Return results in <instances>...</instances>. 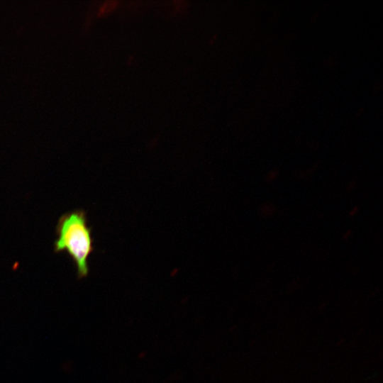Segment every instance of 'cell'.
Listing matches in <instances>:
<instances>
[{"mask_svg": "<svg viewBox=\"0 0 383 383\" xmlns=\"http://www.w3.org/2000/svg\"><path fill=\"white\" fill-rule=\"evenodd\" d=\"M116 1H106L104 5L99 9L98 11V15L101 16L105 14L106 13L110 11L114 6Z\"/></svg>", "mask_w": 383, "mask_h": 383, "instance_id": "cell-2", "label": "cell"}, {"mask_svg": "<svg viewBox=\"0 0 383 383\" xmlns=\"http://www.w3.org/2000/svg\"><path fill=\"white\" fill-rule=\"evenodd\" d=\"M55 233L54 251L65 252L76 267L77 277H86L89 272L88 260L94 250V240L85 212L74 210L62 215Z\"/></svg>", "mask_w": 383, "mask_h": 383, "instance_id": "cell-1", "label": "cell"}]
</instances>
